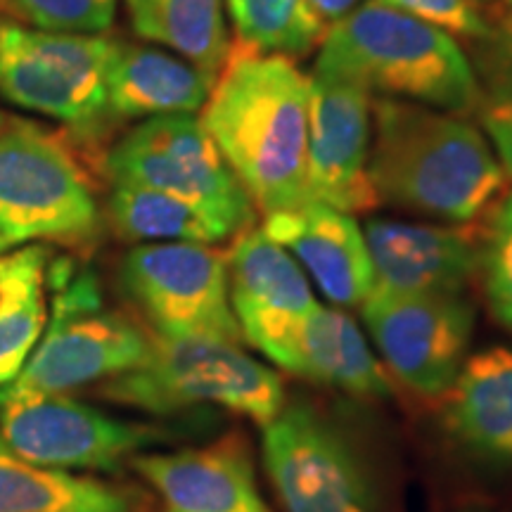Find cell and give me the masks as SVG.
<instances>
[{
	"instance_id": "1",
	"label": "cell",
	"mask_w": 512,
	"mask_h": 512,
	"mask_svg": "<svg viewBox=\"0 0 512 512\" xmlns=\"http://www.w3.org/2000/svg\"><path fill=\"white\" fill-rule=\"evenodd\" d=\"M309 102V76L290 57L230 43L200 121L264 216L311 202Z\"/></svg>"
},
{
	"instance_id": "2",
	"label": "cell",
	"mask_w": 512,
	"mask_h": 512,
	"mask_svg": "<svg viewBox=\"0 0 512 512\" xmlns=\"http://www.w3.org/2000/svg\"><path fill=\"white\" fill-rule=\"evenodd\" d=\"M368 176L380 204L446 223L489 216L510 183L475 124L394 98L373 100Z\"/></svg>"
},
{
	"instance_id": "3",
	"label": "cell",
	"mask_w": 512,
	"mask_h": 512,
	"mask_svg": "<svg viewBox=\"0 0 512 512\" xmlns=\"http://www.w3.org/2000/svg\"><path fill=\"white\" fill-rule=\"evenodd\" d=\"M316 72L453 114L475 112L479 102L475 69L456 38L380 0H366L332 24Z\"/></svg>"
},
{
	"instance_id": "4",
	"label": "cell",
	"mask_w": 512,
	"mask_h": 512,
	"mask_svg": "<svg viewBox=\"0 0 512 512\" xmlns=\"http://www.w3.org/2000/svg\"><path fill=\"white\" fill-rule=\"evenodd\" d=\"M102 394L150 415L214 406L264 427L287 403L285 384L271 366L223 339H152L140 366L105 382Z\"/></svg>"
},
{
	"instance_id": "5",
	"label": "cell",
	"mask_w": 512,
	"mask_h": 512,
	"mask_svg": "<svg viewBox=\"0 0 512 512\" xmlns=\"http://www.w3.org/2000/svg\"><path fill=\"white\" fill-rule=\"evenodd\" d=\"M105 171L112 183L143 185L190 204L226 238L254 226V202L192 114L143 121L112 147Z\"/></svg>"
},
{
	"instance_id": "6",
	"label": "cell",
	"mask_w": 512,
	"mask_h": 512,
	"mask_svg": "<svg viewBox=\"0 0 512 512\" xmlns=\"http://www.w3.org/2000/svg\"><path fill=\"white\" fill-rule=\"evenodd\" d=\"M100 230V209L74 152L31 124H0V235L12 245H83Z\"/></svg>"
},
{
	"instance_id": "7",
	"label": "cell",
	"mask_w": 512,
	"mask_h": 512,
	"mask_svg": "<svg viewBox=\"0 0 512 512\" xmlns=\"http://www.w3.org/2000/svg\"><path fill=\"white\" fill-rule=\"evenodd\" d=\"M114 43L0 17V95L79 133H95L110 114L105 76Z\"/></svg>"
},
{
	"instance_id": "8",
	"label": "cell",
	"mask_w": 512,
	"mask_h": 512,
	"mask_svg": "<svg viewBox=\"0 0 512 512\" xmlns=\"http://www.w3.org/2000/svg\"><path fill=\"white\" fill-rule=\"evenodd\" d=\"M150 347L152 337L133 320L102 309L98 283L93 275L81 273L60 283L41 342L22 373L0 387V396L67 394L107 382L140 366Z\"/></svg>"
},
{
	"instance_id": "9",
	"label": "cell",
	"mask_w": 512,
	"mask_h": 512,
	"mask_svg": "<svg viewBox=\"0 0 512 512\" xmlns=\"http://www.w3.org/2000/svg\"><path fill=\"white\" fill-rule=\"evenodd\" d=\"M121 285L164 339H223L242 344L230 302L228 254L214 245L157 242L124 256Z\"/></svg>"
},
{
	"instance_id": "10",
	"label": "cell",
	"mask_w": 512,
	"mask_h": 512,
	"mask_svg": "<svg viewBox=\"0 0 512 512\" xmlns=\"http://www.w3.org/2000/svg\"><path fill=\"white\" fill-rule=\"evenodd\" d=\"M0 439L50 470L114 472L124 460L174 439V432L107 415L67 394L0 396Z\"/></svg>"
},
{
	"instance_id": "11",
	"label": "cell",
	"mask_w": 512,
	"mask_h": 512,
	"mask_svg": "<svg viewBox=\"0 0 512 512\" xmlns=\"http://www.w3.org/2000/svg\"><path fill=\"white\" fill-rule=\"evenodd\" d=\"M363 323L389 377L427 399H444L470 356L475 306L463 294H403L375 287Z\"/></svg>"
},
{
	"instance_id": "12",
	"label": "cell",
	"mask_w": 512,
	"mask_h": 512,
	"mask_svg": "<svg viewBox=\"0 0 512 512\" xmlns=\"http://www.w3.org/2000/svg\"><path fill=\"white\" fill-rule=\"evenodd\" d=\"M261 460L285 512L368 508L370 494L356 453L311 403H285L261 427Z\"/></svg>"
},
{
	"instance_id": "13",
	"label": "cell",
	"mask_w": 512,
	"mask_h": 512,
	"mask_svg": "<svg viewBox=\"0 0 512 512\" xmlns=\"http://www.w3.org/2000/svg\"><path fill=\"white\" fill-rule=\"evenodd\" d=\"M309 102V195L347 214L380 207L368 176L373 95L342 76L313 72Z\"/></svg>"
},
{
	"instance_id": "14",
	"label": "cell",
	"mask_w": 512,
	"mask_h": 512,
	"mask_svg": "<svg viewBox=\"0 0 512 512\" xmlns=\"http://www.w3.org/2000/svg\"><path fill=\"white\" fill-rule=\"evenodd\" d=\"M228 273L242 342L280 368L304 318L318 306L304 268L264 230L249 228L235 235Z\"/></svg>"
},
{
	"instance_id": "15",
	"label": "cell",
	"mask_w": 512,
	"mask_h": 512,
	"mask_svg": "<svg viewBox=\"0 0 512 512\" xmlns=\"http://www.w3.org/2000/svg\"><path fill=\"white\" fill-rule=\"evenodd\" d=\"M366 242L375 287L403 294H463L479 275L484 223H411L373 219Z\"/></svg>"
},
{
	"instance_id": "16",
	"label": "cell",
	"mask_w": 512,
	"mask_h": 512,
	"mask_svg": "<svg viewBox=\"0 0 512 512\" xmlns=\"http://www.w3.org/2000/svg\"><path fill=\"white\" fill-rule=\"evenodd\" d=\"M261 230L285 247L335 306H361L375 290V268L363 228L347 211L306 202L264 216Z\"/></svg>"
},
{
	"instance_id": "17",
	"label": "cell",
	"mask_w": 512,
	"mask_h": 512,
	"mask_svg": "<svg viewBox=\"0 0 512 512\" xmlns=\"http://www.w3.org/2000/svg\"><path fill=\"white\" fill-rule=\"evenodd\" d=\"M131 467L157 491L164 512H271L247 446L238 439L171 453L145 451L131 458Z\"/></svg>"
},
{
	"instance_id": "18",
	"label": "cell",
	"mask_w": 512,
	"mask_h": 512,
	"mask_svg": "<svg viewBox=\"0 0 512 512\" xmlns=\"http://www.w3.org/2000/svg\"><path fill=\"white\" fill-rule=\"evenodd\" d=\"M280 370L358 399H387L394 392L392 377L356 320L323 304L304 318Z\"/></svg>"
},
{
	"instance_id": "19",
	"label": "cell",
	"mask_w": 512,
	"mask_h": 512,
	"mask_svg": "<svg viewBox=\"0 0 512 512\" xmlns=\"http://www.w3.org/2000/svg\"><path fill=\"white\" fill-rule=\"evenodd\" d=\"M214 79L181 55L114 43L105 91L110 114L119 119H157L202 110Z\"/></svg>"
},
{
	"instance_id": "20",
	"label": "cell",
	"mask_w": 512,
	"mask_h": 512,
	"mask_svg": "<svg viewBox=\"0 0 512 512\" xmlns=\"http://www.w3.org/2000/svg\"><path fill=\"white\" fill-rule=\"evenodd\" d=\"M444 425L460 446L491 463H512V347L465 358L444 394Z\"/></svg>"
},
{
	"instance_id": "21",
	"label": "cell",
	"mask_w": 512,
	"mask_h": 512,
	"mask_svg": "<svg viewBox=\"0 0 512 512\" xmlns=\"http://www.w3.org/2000/svg\"><path fill=\"white\" fill-rule=\"evenodd\" d=\"M0 512H140L126 486L38 467L0 439Z\"/></svg>"
},
{
	"instance_id": "22",
	"label": "cell",
	"mask_w": 512,
	"mask_h": 512,
	"mask_svg": "<svg viewBox=\"0 0 512 512\" xmlns=\"http://www.w3.org/2000/svg\"><path fill=\"white\" fill-rule=\"evenodd\" d=\"M46 271V247L0 254V387L22 373L46 330Z\"/></svg>"
},
{
	"instance_id": "23",
	"label": "cell",
	"mask_w": 512,
	"mask_h": 512,
	"mask_svg": "<svg viewBox=\"0 0 512 512\" xmlns=\"http://www.w3.org/2000/svg\"><path fill=\"white\" fill-rule=\"evenodd\" d=\"M138 36L174 50L216 79L230 38L221 0H126Z\"/></svg>"
},
{
	"instance_id": "24",
	"label": "cell",
	"mask_w": 512,
	"mask_h": 512,
	"mask_svg": "<svg viewBox=\"0 0 512 512\" xmlns=\"http://www.w3.org/2000/svg\"><path fill=\"white\" fill-rule=\"evenodd\" d=\"M110 216L121 238L138 242V245H157V242L216 245V242L228 240L195 207L166 192L143 188V185L114 183Z\"/></svg>"
},
{
	"instance_id": "25",
	"label": "cell",
	"mask_w": 512,
	"mask_h": 512,
	"mask_svg": "<svg viewBox=\"0 0 512 512\" xmlns=\"http://www.w3.org/2000/svg\"><path fill=\"white\" fill-rule=\"evenodd\" d=\"M235 41L261 53L306 55L323 43L328 24L313 15L306 0H226Z\"/></svg>"
},
{
	"instance_id": "26",
	"label": "cell",
	"mask_w": 512,
	"mask_h": 512,
	"mask_svg": "<svg viewBox=\"0 0 512 512\" xmlns=\"http://www.w3.org/2000/svg\"><path fill=\"white\" fill-rule=\"evenodd\" d=\"M479 275L491 313L512 332V190L505 192L484 221Z\"/></svg>"
},
{
	"instance_id": "27",
	"label": "cell",
	"mask_w": 512,
	"mask_h": 512,
	"mask_svg": "<svg viewBox=\"0 0 512 512\" xmlns=\"http://www.w3.org/2000/svg\"><path fill=\"white\" fill-rule=\"evenodd\" d=\"M19 24L67 34H102L112 27L117 0H3Z\"/></svg>"
},
{
	"instance_id": "28",
	"label": "cell",
	"mask_w": 512,
	"mask_h": 512,
	"mask_svg": "<svg viewBox=\"0 0 512 512\" xmlns=\"http://www.w3.org/2000/svg\"><path fill=\"white\" fill-rule=\"evenodd\" d=\"M503 55L505 60L491 72L486 91L479 88L477 114L498 162L512 181V43Z\"/></svg>"
},
{
	"instance_id": "29",
	"label": "cell",
	"mask_w": 512,
	"mask_h": 512,
	"mask_svg": "<svg viewBox=\"0 0 512 512\" xmlns=\"http://www.w3.org/2000/svg\"><path fill=\"white\" fill-rule=\"evenodd\" d=\"M380 3L396 8L406 15H413L422 22L432 24L451 36L465 38H491L494 29L486 17L477 10L472 0H380Z\"/></svg>"
},
{
	"instance_id": "30",
	"label": "cell",
	"mask_w": 512,
	"mask_h": 512,
	"mask_svg": "<svg viewBox=\"0 0 512 512\" xmlns=\"http://www.w3.org/2000/svg\"><path fill=\"white\" fill-rule=\"evenodd\" d=\"M361 3H366V0H306V5L313 10V15H316L323 24H328V27L347 17L349 12H354Z\"/></svg>"
},
{
	"instance_id": "31",
	"label": "cell",
	"mask_w": 512,
	"mask_h": 512,
	"mask_svg": "<svg viewBox=\"0 0 512 512\" xmlns=\"http://www.w3.org/2000/svg\"><path fill=\"white\" fill-rule=\"evenodd\" d=\"M15 247L12 245V242L8 240V238H3V235H0V254H5V252H10V249Z\"/></svg>"
},
{
	"instance_id": "32",
	"label": "cell",
	"mask_w": 512,
	"mask_h": 512,
	"mask_svg": "<svg viewBox=\"0 0 512 512\" xmlns=\"http://www.w3.org/2000/svg\"><path fill=\"white\" fill-rule=\"evenodd\" d=\"M349 512H370V510L363 508V505H354V508H351Z\"/></svg>"
},
{
	"instance_id": "33",
	"label": "cell",
	"mask_w": 512,
	"mask_h": 512,
	"mask_svg": "<svg viewBox=\"0 0 512 512\" xmlns=\"http://www.w3.org/2000/svg\"><path fill=\"white\" fill-rule=\"evenodd\" d=\"M0 124H3V114H0Z\"/></svg>"
},
{
	"instance_id": "34",
	"label": "cell",
	"mask_w": 512,
	"mask_h": 512,
	"mask_svg": "<svg viewBox=\"0 0 512 512\" xmlns=\"http://www.w3.org/2000/svg\"><path fill=\"white\" fill-rule=\"evenodd\" d=\"M508 3H510V5H512V0H508Z\"/></svg>"
}]
</instances>
